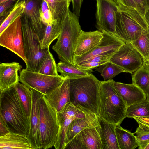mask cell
Here are the masks:
<instances>
[{
    "mask_svg": "<svg viewBox=\"0 0 149 149\" xmlns=\"http://www.w3.org/2000/svg\"><path fill=\"white\" fill-rule=\"evenodd\" d=\"M148 0L149 1V0Z\"/></svg>",
    "mask_w": 149,
    "mask_h": 149,
    "instance_id": "681fc988",
    "label": "cell"
},
{
    "mask_svg": "<svg viewBox=\"0 0 149 149\" xmlns=\"http://www.w3.org/2000/svg\"><path fill=\"white\" fill-rule=\"evenodd\" d=\"M40 15L41 21L46 26L52 22L53 20L52 13L49 9L43 13H40Z\"/></svg>",
    "mask_w": 149,
    "mask_h": 149,
    "instance_id": "60d3db41",
    "label": "cell"
},
{
    "mask_svg": "<svg viewBox=\"0 0 149 149\" xmlns=\"http://www.w3.org/2000/svg\"><path fill=\"white\" fill-rule=\"evenodd\" d=\"M22 68L16 62L0 63V91L14 86L19 82L18 72Z\"/></svg>",
    "mask_w": 149,
    "mask_h": 149,
    "instance_id": "d6986e66",
    "label": "cell"
},
{
    "mask_svg": "<svg viewBox=\"0 0 149 149\" xmlns=\"http://www.w3.org/2000/svg\"><path fill=\"white\" fill-rule=\"evenodd\" d=\"M47 3L53 20L61 18L69 8L72 0H44Z\"/></svg>",
    "mask_w": 149,
    "mask_h": 149,
    "instance_id": "4dcf8cb0",
    "label": "cell"
},
{
    "mask_svg": "<svg viewBox=\"0 0 149 149\" xmlns=\"http://www.w3.org/2000/svg\"><path fill=\"white\" fill-rule=\"evenodd\" d=\"M70 79L66 77L59 86L45 96L50 106L58 113L70 102Z\"/></svg>",
    "mask_w": 149,
    "mask_h": 149,
    "instance_id": "2e32d148",
    "label": "cell"
},
{
    "mask_svg": "<svg viewBox=\"0 0 149 149\" xmlns=\"http://www.w3.org/2000/svg\"><path fill=\"white\" fill-rule=\"evenodd\" d=\"M100 83L92 73L70 79V102L83 112L97 116Z\"/></svg>",
    "mask_w": 149,
    "mask_h": 149,
    "instance_id": "6da1fadb",
    "label": "cell"
},
{
    "mask_svg": "<svg viewBox=\"0 0 149 149\" xmlns=\"http://www.w3.org/2000/svg\"><path fill=\"white\" fill-rule=\"evenodd\" d=\"M15 0H8L0 4L1 17L8 15L15 4Z\"/></svg>",
    "mask_w": 149,
    "mask_h": 149,
    "instance_id": "74e56055",
    "label": "cell"
},
{
    "mask_svg": "<svg viewBox=\"0 0 149 149\" xmlns=\"http://www.w3.org/2000/svg\"><path fill=\"white\" fill-rule=\"evenodd\" d=\"M118 8L116 21L115 36L125 43H131L146 31L137 18L118 4Z\"/></svg>",
    "mask_w": 149,
    "mask_h": 149,
    "instance_id": "52a82bcc",
    "label": "cell"
},
{
    "mask_svg": "<svg viewBox=\"0 0 149 149\" xmlns=\"http://www.w3.org/2000/svg\"><path fill=\"white\" fill-rule=\"evenodd\" d=\"M103 36V32L98 30L89 32L81 30L75 46V57L81 56L92 50L100 43Z\"/></svg>",
    "mask_w": 149,
    "mask_h": 149,
    "instance_id": "9a60e30c",
    "label": "cell"
},
{
    "mask_svg": "<svg viewBox=\"0 0 149 149\" xmlns=\"http://www.w3.org/2000/svg\"><path fill=\"white\" fill-rule=\"evenodd\" d=\"M144 149H149V143L145 147Z\"/></svg>",
    "mask_w": 149,
    "mask_h": 149,
    "instance_id": "7dc6e473",
    "label": "cell"
},
{
    "mask_svg": "<svg viewBox=\"0 0 149 149\" xmlns=\"http://www.w3.org/2000/svg\"><path fill=\"white\" fill-rule=\"evenodd\" d=\"M8 0H0V4L3 3Z\"/></svg>",
    "mask_w": 149,
    "mask_h": 149,
    "instance_id": "bcb514c9",
    "label": "cell"
},
{
    "mask_svg": "<svg viewBox=\"0 0 149 149\" xmlns=\"http://www.w3.org/2000/svg\"><path fill=\"white\" fill-rule=\"evenodd\" d=\"M25 10L23 15L28 19L40 43L43 37L46 26L41 20L39 13L40 8L35 0H25Z\"/></svg>",
    "mask_w": 149,
    "mask_h": 149,
    "instance_id": "ffe728a7",
    "label": "cell"
},
{
    "mask_svg": "<svg viewBox=\"0 0 149 149\" xmlns=\"http://www.w3.org/2000/svg\"><path fill=\"white\" fill-rule=\"evenodd\" d=\"M0 149H32L27 137L10 132L0 136Z\"/></svg>",
    "mask_w": 149,
    "mask_h": 149,
    "instance_id": "7402d4cb",
    "label": "cell"
},
{
    "mask_svg": "<svg viewBox=\"0 0 149 149\" xmlns=\"http://www.w3.org/2000/svg\"><path fill=\"white\" fill-rule=\"evenodd\" d=\"M137 123H142L149 127V117H136L133 118Z\"/></svg>",
    "mask_w": 149,
    "mask_h": 149,
    "instance_id": "ee69618b",
    "label": "cell"
},
{
    "mask_svg": "<svg viewBox=\"0 0 149 149\" xmlns=\"http://www.w3.org/2000/svg\"><path fill=\"white\" fill-rule=\"evenodd\" d=\"M116 126L97 116L96 127L100 136L102 149H119L115 131Z\"/></svg>",
    "mask_w": 149,
    "mask_h": 149,
    "instance_id": "ac0fdd59",
    "label": "cell"
},
{
    "mask_svg": "<svg viewBox=\"0 0 149 149\" xmlns=\"http://www.w3.org/2000/svg\"><path fill=\"white\" fill-rule=\"evenodd\" d=\"M25 0H18L13 8L1 23L0 34L19 16H22L25 7Z\"/></svg>",
    "mask_w": 149,
    "mask_h": 149,
    "instance_id": "f546056e",
    "label": "cell"
},
{
    "mask_svg": "<svg viewBox=\"0 0 149 149\" xmlns=\"http://www.w3.org/2000/svg\"><path fill=\"white\" fill-rule=\"evenodd\" d=\"M97 123V116L92 114H87L84 118L73 120L69 125L67 131L65 146L83 130L95 126Z\"/></svg>",
    "mask_w": 149,
    "mask_h": 149,
    "instance_id": "44dd1931",
    "label": "cell"
},
{
    "mask_svg": "<svg viewBox=\"0 0 149 149\" xmlns=\"http://www.w3.org/2000/svg\"><path fill=\"white\" fill-rule=\"evenodd\" d=\"M96 126L83 130L74 137L82 143L86 149H102L100 136Z\"/></svg>",
    "mask_w": 149,
    "mask_h": 149,
    "instance_id": "603a6c76",
    "label": "cell"
},
{
    "mask_svg": "<svg viewBox=\"0 0 149 149\" xmlns=\"http://www.w3.org/2000/svg\"><path fill=\"white\" fill-rule=\"evenodd\" d=\"M115 131L119 149H134L139 146L134 133L120 125L116 126Z\"/></svg>",
    "mask_w": 149,
    "mask_h": 149,
    "instance_id": "d4e9b609",
    "label": "cell"
},
{
    "mask_svg": "<svg viewBox=\"0 0 149 149\" xmlns=\"http://www.w3.org/2000/svg\"><path fill=\"white\" fill-rule=\"evenodd\" d=\"M139 11L149 23V1L148 0H134Z\"/></svg>",
    "mask_w": 149,
    "mask_h": 149,
    "instance_id": "8d00e7d4",
    "label": "cell"
},
{
    "mask_svg": "<svg viewBox=\"0 0 149 149\" xmlns=\"http://www.w3.org/2000/svg\"><path fill=\"white\" fill-rule=\"evenodd\" d=\"M10 132L5 120L0 114V136L5 135Z\"/></svg>",
    "mask_w": 149,
    "mask_h": 149,
    "instance_id": "b9f144b4",
    "label": "cell"
},
{
    "mask_svg": "<svg viewBox=\"0 0 149 149\" xmlns=\"http://www.w3.org/2000/svg\"><path fill=\"white\" fill-rule=\"evenodd\" d=\"M113 86L124 102L127 107L146 99L143 91L133 83L126 84L114 81Z\"/></svg>",
    "mask_w": 149,
    "mask_h": 149,
    "instance_id": "e0dca14e",
    "label": "cell"
},
{
    "mask_svg": "<svg viewBox=\"0 0 149 149\" xmlns=\"http://www.w3.org/2000/svg\"><path fill=\"white\" fill-rule=\"evenodd\" d=\"M102 32L103 37L97 46L86 54L80 56L75 57L74 65L95 56L114 54L125 43L112 34L104 31Z\"/></svg>",
    "mask_w": 149,
    "mask_h": 149,
    "instance_id": "7c38bea8",
    "label": "cell"
},
{
    "mask_svg": "<svg viewBox=\"0 0 149 149\" xmlns=\"http://www.w3.org/2000/svg\"><path fill=\"white\" fill-rule=\"evenodd\" d=\"M83 1V0H72L73 13L78 17L80 15L81 8Z\"/></svg>",
    "mask_w": 149,
    "mask_h": 149,
    "instance_id": "7bdbcfd3",
    "label": "cell"
},
{
    "mask_svg": "<svg viewBox=\"0 0 149 149\" xmlns=\"http://www.w3.org/2000/svg\"><path fill=\"white\" fill-rule=\"evenodd\" d=\"M114 81L113 79L100 81L97 116L116 126L120 125L126 117L127 107L115 88Z\"/></svg>",
    "mask_w": 149,
    "mask_h": 149,
    "instance_id": "3957f363",
    "label": "cell"
},
{
    "mask_svg": "<svg viewBox=\"0 0 149 149\" xmlns=\"http://www.w3.org/2000/svg\"><path fill=\"white\" fill-rule=\"evenodd\" d=\"M81 30L79 17L69 8L62 17L61 33L52 47L61 61L74 65L75 46Z\"/></svg>",
    "mask_w": 149,
    "mask_h": 149,
    "instance_id": "277c9868",
    "label": "cell"
},
{
    "mask_svg": "<svg viewBox=\"0 0 149 149\" xmlns=\"http://www.w3.org/2000/svg\"><path fill=\"white\" fill-rule=\"evenodd\" d=\"M96 27L115 36V26L118 4L114 0H96Z\"/></svg>",
    "mask_w": 149,
    "mask_h": 149,
    "instance_id": "8fae6325",
    "label": "cell"
},
{
    "mask_svg": "<svg viewBox=\"0 0 149 149\" xmlns=\"http://www.w3.org/2000/svg\"><path fill=\"white\" fill-rule=\"evenodd\" d=\"M65 78L61 75L49 76L25 69L21 71L19 80L30 89L45 96L59 86Z\"/></svg>",
    "mask_w": 149,
    "mask_h": 149,
    "instance_id": "ba28073f",
    "label": "cell"
},
{
    "mask_svg": "<svg viewBox=\"0 0 149 149\" xmlns=\"http://www.w3.org/2000/svg\"><path fill=\"white\" fill-rule=\"evenodd\" d=\"M114 0L115 1H116V2H117V1H116V0Z\"/></svg>",
    "mask_w": 149,
    "mask_h": 149,
    "instance_id": "c3c4849f",
    "label": "cell"
},
{
    "mask_svg": "<svg viewBox=\"0 0 149 149\" xmlns=\"http://www.w3.org/2000/svg\"><path fill=\"white\" fill-rule=\"evenodd\" d=\"M131 43L143 57L145 63H149V32H143Z\"/></svg>",
    "mask_w": 149,
    "mask_h": 149,
    "instance_id": "1f68e13d",
    "label": "cell"
},
{
    "mask_svg": "<svg viewBox=\"0 0 149 149\" xmlns=\"http://www.w3.org/2000/svg\"><path fill=\"white\" fill-rule=\"evenodd\" d=\"M60 128L56 110L43 95L40 100L39 125L41 148L54 147Z\"/></svg>",
    "mask_w": 149,
    "mask_h": 149,
    "instance_id": "8992f818",
    "label": "cell"
},
{
    "mask_svg": "<svg viewBox=\"0 0 149 149\" xmlns=\"http://www.w3.org/2000/svg\"><path fill=\"white\" fill-rule=\"evenodd\" d=\"M0 92V114L10 131L27 137L30 120L26 116L15 86Z\"/></svg>",
    "mask_w": 149,
    "mask_h": 149,
    "instance_id": "7a4b0ae2",
    "label": "cell"
},
{
    "mask_svg": "<svg viewBox=\"0 0 149 149\" xmlns=\"http://www.w3.org/2000/svg\"><path fill=\"white\" fill-rule=\"evenodd\" d=\"M22 29L24 53L27 60L26 69L38 72L49 48L42 49L40 42L33 29L28 18L22 15Z\"/></svg>",
    "mask_w": 149,
    "mask_h": 149,
    "instance_id": "5b68a950",
    "label": "cell"
},
{
    "mask_svg": "<svg viewBox=\"0 0 149 149\" xmlns=\"http://www.w3.org/2000/svg\"><path fill=\"white\" fill-rule=\"evenodd\" d=\"M139 126L134 133L139 144V149H144L149 143V127L139 123Z\"/></svg>",
    "mask_w": 149,
    "mask_h": 149,
    "instance_id": "d590c367",
    "label": "cell"
},
{
    "mask_svg": "<svg viewBox=\"0 0 149 149\" xmlns=\"http://www.w3.org/2000/svg\"><path fill=\"white\" fill-rule=\"evenodd\" d=\"M132 83L143 91L149 101V63H144L132 75Z\"/></svg>",
    "mask_w": 149,
    "mask_h": 149,
    "instance_id": "cb8c5ba5",
    "label": "cell"
},
{
    "mask_svg": "<svg viewBox=\"0 0 149 149\" xmlns=\"http://www.w3.org/2000/svg\"><path fill=\"white\" fill-rule=\"evenodd\" d=\"M113 54H112L95 56L75 66L82 69L92 70L93 69L109 62L110 59Z\"/></svg>",
    "mask_w": 149,
    "mask_h": 149,
    "instance_id": "d6a6232c",
    "label": "cell"
},
{
    "mask_svg": "<svg viewBox=\"0 0 149 149\" xmlns=\"http://www.w3.org/2000/svg\"><path fill=\"white\" fill-rule=\"evenodd\" d=\"M87 114L75 107L66 108L58 113V118L60 128L54 147L55 149H64L66 132L69 125L73 120L84 118Z\"/></svg>",
    "mask_w": 149,
    "mask_h": 149,
    "instance_id": "5bb4252c",
    "label": "cell"
},
{
    "mask_svg": "<svg viewBox=\"0 0 149 149\" xmlns=\"http://www.w3.org/2000/svg\"><path fill=\"white\" fill-rule=\"evenodd\" d=\"M15 87L26 116L30 120L32 105L31 91L26 86L19 82Z\"/></svg>",
    "mask_w": 149,
    "mask_h": 149,
    "instance_id": "83f0119b",
    "label": "cell"
},
{
    "mask_svg": "<svg viewBox=\"0 0 149 149\" xmlns=\"http://www.w3.org/2000/svg\"><path fill=\"white\" fill-rule=\"evenodd\" d=\"M116 1L118 4L125 7L134 9L141 15L134 0H116Z\"/></svg>",
    "mask_w": 149,
    "mask_h": 149,
    "instance_id": "ab89813d",
    "label": "cell"
},
{
    "mask_svg": "<svg viewBox=\"0 0 149 149\" xmlns=\"http://www.w3.org/2000/svg\"><path fill=\"white\" fill-rule=\"evenodd\" d=\"M31 91L32 105L30 117V128L27 137L32 149H41L39 125L40 100L43 95L33 89Z\"/></svg>",
    "mask_w": 149,
    "mask_h": 149,
    "instance_id": "4fadbf2b",
    "label": "cell"
},
{
    "mask_svg": "<svg viewBox=\"0 0 149 149\" xmlns=\"http://www.w3.org/2000/svg\"><path fill=\"white\" fill-rule=\"evenodd\" d=\"M21 16L18 17L0 34V45L18 55L26 64Z\"/></svg>",
    "mask_w": 149,
    "mask_h": 149,
    "instance_id": "9c48e42d",
    "label": "cell"
},
{
    "mask_svg": "<svg viewBox=\"0 0 149 149\" xmlns=\"http://www.w3.org/2000/svg\"><path fill=\"white\" fill-rule=\"evenodd\" d=\"M56 65L58 72L61 75L70 79L88 76L92 73V71L82 69L72 64L61 61Z\"/></svg>",
    "mask_w": 149,
    "mask_h": 149,
    "instance_id": "4316f807",
    "label": "cell"
},
{
    "mask_svg": "<svg viewBox=\"0 0 149 149\" xmlns=\"http://www.w3.org/2000/svg\"><path fill=\"white\" fill-rule=\"evenodd\" d=\"M52 54L49 51L44 59L38 72L51 76H57V65Z\"/></svg>",
    "mask_w": 149,
    "mask_h": 149,
    "instance_id": "e575fe53",
    "label": "cell"
},
{
    "mask_svg": "<svg viewBox=\"0 0 149 149\" xmlns=\"http://www.w3.org/2000/svg\"><path fill=\"white\" fill-rule=\"evenodd\" d=\"M95 69L101 74L104 81L112 79L120 73L125 72L117 65L109 62Z\"/></svg>",
    "mask_w": 149,
    "mask_h": 149,
    "instance_id": "836d02e7",
    "label": "cell"
},
{
    "mask_svg": "<svg viewBox=\"0 0 149 149\" xmlns=\"http://www.w3.org/2000/svg\"><path fill=\"white\" fill-rule=\"evenodd\" d=\"M86 149L82 143L75 137L69 142L64 149Z\"/></svg>",
    "mask_w": 149,
    "mask_h": 149,
    "instance_id": "f35d334b",
    "label": "cell"
},
{
    "mask_svg": "<svg viewBox=\"0 0 149 149\" xmlns=\"http://www.w3.org/2000/svg\"><path fill=\"white\" fill-rule=\"evenodd\" d=\"M62 18L53 20L46 26L43 37L40 42L42 49L49 48L52 42L58 38L61 33Z\"/></svg>",
    "mask_w": 149,
    "mask_h": 149,
    "instance_id": "484cf974",
    "label": "cell"
},
{
    "mask_svg": "<svg viewBox=\"0 0 149 149\" xmlns=\"http://www.w3.org/2000/svg\"><path fill=\"white\" fill-rule=\"evenodd\" d=\"M109 62L132 74L145 63L143 57L131 43H125L114 54Z\"/></svg>",
    "mask_w": 149,
    "mask_h": 149,
    "instance_id": "30bf717a",
    "label": "cell"
},
{
    "mask_svg": "<svg viewBox=\"0 0 149 149\" xmlns=\"http://www.w3.org/2000/svg\"><path fill=\"white\" fill-rule=\"evenodd\" d=\"M49 9V8L47 2L44 0H42L41 5V8L39 9V13H43Z\"/></svg>",
    "mask_w": 149,
    "mask_h": 149,
    "instance_id": "f6af8a7d",
    "label": "cell"
},
{
    "mask_svg": "<svg viewBox=\"0 0 149 149\" xmlns=\"http://www.w3.org/2000/svg\"><path fill=\"white\" fill-rule=\"evenodd\" d=\"M126 117L133 118L135 117H149V101L146 99L132 104L126 108Z\"/></svg>",
    "mask_w": 149,
    "mask_h": 149,
    "instance_id": "f1b7e54d",
    "label": "cell"
}]
</instances>
